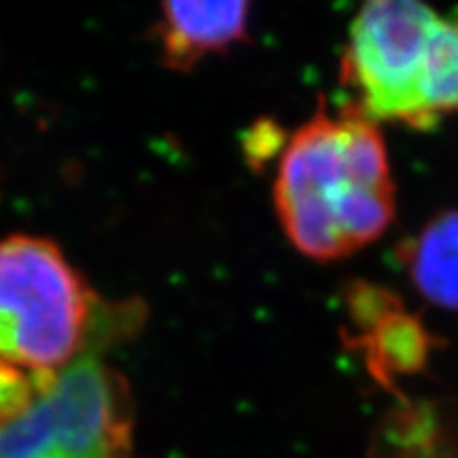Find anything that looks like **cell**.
<instances>
[{"mask_svg":"<svg viewBox=\"0 0 458 458\" xmlns=\"http://www.w3.org/2000/svg\"><path fill=\"white\" fill-rule=\"evenodd\" d=\"M274 206L286 238L317 261L348 257L385 236L394 219V182L377 123L320 105L293 131L278 162Z\"/></svg>","mask_w":458,"mask_h":458,"instance_id":"6da1fadb","label":"cell"},{"mask_svg":"<svg viewBox=\"0 0 458 458\" xmlns=\"http://www.w3.org/2000/svg\"><path fill=\"white\" fill-rule=\"evenodd\" d=\"M444 17L416 0H376L354 15L340 60V81L354 111L374 123L428 130V74Z\"/></svg>","mask_w":458,"mask_h":458,"instance_id":"7a4b0ae2","label":"cell"},{"mask_svg":"<svg viewBox=\"0 0 458 458\" xmlns=\"http://www.w3.org/2000/svg\"><path fill=\"white\" fill-rule=\"evenodd\" d=\"M88 301L64 255L41 238L0 242V363L49 374L79 352Z\"/></svg>","mask_w":458,"mask_h":458,"instance_id":"3957f363","label":"cell"},{"mask_svg":"<svg viewBox=\"0 0 458 458\" xmlns=\"http://www.w3.org/2000/svg\"><path fill=\"white\" fill-rule=\"evenodd\" d=\"M130 427L111 376L77 359L49 391L0 425V458H128Z\"/></svg>","mask_w":458,"mask_h":458,"instance_id":"277c9868","label":"cell"},{"mask_svg":"<svg viewBox=\"0 0 458 458\" xmlns=\"http://www.w3.org/2000/svg\"><path fill=\"white\" fill-rule=\"evenodd\" d=\"M346 310L352 325L342 331L346 346L363 357L377 385L401 397L399 380L425 371L435 348L442 346L439 337L385 286L352 283L346 289Z\"/></svg>","mask_w":458,"mask_h":458,"instance_id":"5b68a950","label":"cell"},{"mask_svg":"<svg viewBox=\"0 0 458 458\" xmlns=\"http://www.w3.org/2000/svg\"><path fill=\"white\" fill-rule=\"evenodd\" d=\"M368 458H458V397H397L371 431Z\"/></svg>","mask_w":458,"mask_h":458,"instance_id":"8992f818","label":"cell"},{"mask_svg":"<svg viewBox=\"0 0 458 458\" xmlns=\"http://www.w3.org/2000/svg\"><path fill=\"white\" fill-rule=\"evenodd\" d=\"M162 11L159 38L172 68H189L249 34L246 3H168Z\"/></svg>","mask_w":458,"mask_h":458,"instance_id":"52a82bcc","label":"cell"},{"mask_svg":"<svg viewBox=\"0 0 458 458\" xmlns=\"http://www.w3.org/2000/svg\"><path fill=\"white\" fill-rule=\"evenodd\" d=\"M399 259L428 303L458 312V208L431 216L399 246Z\"/></svg>","mask_w":458,"mask_h":458,"instance_id":"ba28073f","label":"cell"}]
</instances>
